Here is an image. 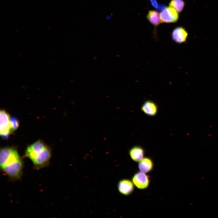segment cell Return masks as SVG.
Segmentation results:
<instances>
[{
  "label": "cell",
  "mask_w": 218,
  "mask_h": 218,
  "mask_svg": "<svg viewBox=\"0 0 218 218\" xmlns=\"http://www.w3.org/2000/svg\"><path fill=\"white\" fill-rule=\"evenodd\" d=\"M134 185L138 189H143L147 187L150 180L149 176L142 172L136 173L132 179Z\"/></svg>",
  "instance_id": "obj_5"
},
{
  "label": "cell",
  "mask_w": 218,
  "mask_h": 218,
  "mask_svg": "<svg viewBox=\"0 0 218 218\" xmlns=\"http://www.w3.org/2000/svg\"><path fill=\"white\" fill-rule=\"evenodd\" d=\"M24 162L14 147L1 148L0 152L1 170L10 179H21L23 173Z\"/></svg>",
  "instance_id": "obj_1"
},
{
  "label": "cell",
  "mask_w": 218,
  "mask_h": 218,
  "mask_svg": "<svg viewBox=\"0 0 218 218\" xmlns=\"http://www.w3.org/2000/svg\"><path fill=\"white\" fill-rule=\"evenodd\" d=\"M129 153L131 159L133 160L136 162H139L144 158L145 151L141 146H135L130 149Z\"/></svg>",
  "instance_id": "obj_9"
},
{
  "label": "cell",
  "mask_w": 218,
  "mask_h": 218,
  "mask_svg": "<svg viewBox=\"0 0 218 218\" xmlns=\"http://www.w3.org/2000/svg\"><path fill=\"white\" fill-rule=\"evenodd\" d=\"M113 14L112 13H111L110 14L107 15L105 17L106 19H110L111 18Z\"/></svg>",
  "instance_id": "obj_15"
},
{
  "label": "cell",
  "mask_w": 218,
  "mask_h": 218,
  "mask_svg": "<svg viewBox=\"0 0 218 218\" xmlns=\"http://www.w3.org/2000/svg\"><path fill=\"white\" fill-rule=\"evenodd\" d=\"M141 109L142 111L147 115L153 116L157 114L158 107L157 105L154 102L147 100L143 104Z\"/></svg>",
  "instance_id": "obj_8"
},
{
  "label": "cell",
  "mask_w": 218,
  "mask_h": 218,
  "mask_svg": "<svg viewBox=\"0 0 218 218\" xmlns=\"http://www.w3.org/2000/svg\"><path fill=\"white\" fill-rule=\"evenodd\" d=\"M25 156L31 160L34 169L39 170L49 164L51 150L43 141L38 140L27 147Z\"/></svg>",
  "instance_id": "obj_2"
},
{
  "label": "cell",
  "mask_w": 218,
  "mask_h": 218,
  "mask_svg": "<svg viewBox=\"0 0 218 218\" xmlns=\"http://www.w3.org/2000/svg\"><path fill=\"white\" fill-rule=\"evenodd\" d=\"M148 21L155 27H156L161 22L160 14L157 11L150 10L146 16Z\"/></svg>",
  "instance_id": "obj_11"
},
{
  "label": "cell",
  "mask_w": 218,
  "mask_h": 218,
  "mask_svg": "<svg viewBox=\"0 0 218 218\" xmlns=\"http://www.w3.org/2000/svg\"><path fill=\"white\" fill-rule=\"evenodd\" d=\"M149 0L153 7L158 11H161L166 7L164 4L158 3L157 0Z\"/></svg>",
  "instance_id": "obj_14"
},
{
  "label": "cell",
  "mask_w": 218,
  "mask_h": 218,
  "mask_svg": "<svg viewBox=\"0 0 218 218\" xmlns=\"http://www.w3.org/2000/svg\"><path fill=\"white\" fill-rule=\"evenodd\" d=\"M160 14L162 23L175 22L179 19L178 12L174 8L170 6L166 7L161 11Z\"/></svg>",
  "instance_id": "obj_4"
},
{
  "label": "cell",
  "mask_w": 218,
  "mask_h": 218,
  "mask_svg": "<svg viewBox=\"0 0 218 218\" xmlns=\"http://www.w3.org/2000/svg\"><path fill=\"white\" fill-rule=\"evenodd\" d=\"M118 188L119 192L121 194L128 195L134 191V187L132 182L128 179H123L119 182Z\"/></svg>",
  "instance_id": "obj_7"
},
{
  "label": "cell",
  "mask_w": 218,
  "mask_h": 218,
  "mask_svg": "<svg viewBox=\"0 0 218 218\" xmlns=\"http://www.w3.org/2000/svg\"><path fill=\"white\" fill-rule=\"evenodd\" d=\"M188 35V33L186 29L181 26L175 28L171 34L172 40L178 44L185 42L187 40Z\"/></svg>",
  "instance_id": "obj_6"
},
{
  "label": "cell",
  "mask_w": 218,
  "mask_h": 218,
  "mask_svg": "<svg viewBox=\"0 0 218 218\" xmlns=\"http://www.w3.org/2000/svg\"><path fill=\"white\" fill-rule=\"evenodd\" d=\"M10 124L12 132L16 130L19 126V121L18 119L14 117H10Z\"/></svg>",
  "instance_id": "obj_13"
},
{
  "label": "cell",
  "mask_w": 218,
  "mask_h": 218,
  "mask_svg": "<svg viewBox=\"0 0 218 218\" xmlns=\"http://www.w3.org/2000/svg\"><path fill=\"white\" fill-rule=\"evenodd\" d=\"M154 164L152 159L146 157L141 160L138 164V167L141 172L146 173L151 171L153 168Z\"/></svg>",
  "instance_id": "obj_10"
},
{
  "label": "cell",
  "mask_w": 218,
  "mask_h": 218,
  "mask_svg": "<svg viewBox=\"0 0 218 218\" xmlns=\"http://www.w3.org/2000/svg\"><path fill=\"white\" fill-rule=\"evenodd\" d=\"M10 117L9 114L5 110L0 111V134L2 138L7 139L12 133L10 124Z\"/></svg>",
  "instance_id": "obj_3"
},
{
  "label": "cell",
  "mask_w": 218,
  "mask_h": 218,
  "mask_svg": "<svg viewBox=\"0 0 218 218\" xmlns=\"http://www.w3.org/2000/svg\"><path fill=\"white\" fill-rule=\"evenodd\" d=\"M184 5L183 0H171L169 3V6L174 8L178 12L182 11Z\"/></svg>",
  "instance_id": "obj_12"
}]
</instances>
